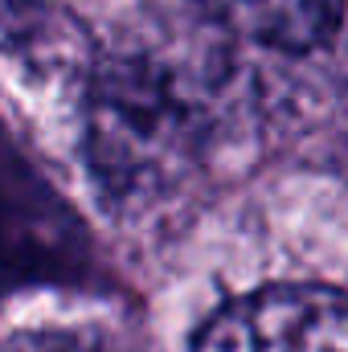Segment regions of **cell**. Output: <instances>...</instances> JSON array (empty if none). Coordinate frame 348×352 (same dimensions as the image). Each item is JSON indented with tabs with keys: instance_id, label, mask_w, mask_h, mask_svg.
Masks as SVG:
<instances>
[{
	"instance_id": "cell-1",
	"label": "cell",
	"mask_w": 348,
	"mask_h": 352,
	"mask_svg": "<svg viewBox=\"0 0 348 352\" xmlns=\"http://www.w3.org/2000/svg\"><path fill=\"white\" fill-rule=\"evenodd\" d=\"M87 152L107 192H160L197 156V111L160 66L119 58L90 90Z\"/></svg>"
},
{
	"instance_id": "cell-2",
	"label": "cell",
	"mask_w": 348,
	"mask_h": 352,
	"mask_svg": "<svg viewBox=\"0 0 348 352\" xmlns=\"http://www.w3.org/2000/svg\"><path fill=\"white\" fill-rule=\"evenodd\" d=\"M193 352H348V295L316 283H279L217 307Z\"/></svg>"
},
{
	"instance_id": "cell-3",
	"label": "cell",
	"mask_w": 348,
	"mask_h": 352,
	"mask_svg": "<svg viewBox=\"0 0 348 352\" xmlns=\"http://www.w3.org/2000/svg\"><path fill=\"white\" fill-rule=\"evenodd\" d=\"M226 29L283 54H307L336 37L345 0H197Z\"/></svg>"
},
{
	"instance_id": "cell-4",
	"label": "cell",
	"mask_w": 348,
	"mask_h": 352,
	"mask_svg": "<svg viewBox=\"0 0 348 352\" xmlns=\"http://www.w3.org/2000/svg\"><path fill=\"white\" fill-rule=\"evenodd\" d=\"M41 25V4L37 0H0V50L25 45Z\"/></svg>"
},
{
	"instance_id": "cell-5",
	"label": "cell",
	"mask_w": 348,
	"mask_h": 352,
	"mask_svg": "<svg viewBox=\"0 0 348 352\" xmlns=\"http://www.w3.org/2000/svg\"><path fill=\"white\" fill-rule=\"evenodd\" d=\"M8 352H115V349L87 340V336H74V332H33V336H21Z\"/></svg>"
}]
</instances>
